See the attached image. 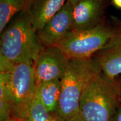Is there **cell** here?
Segmentation results:
<instances>
[{"instance_id": "8", "label": "cell", "mask_w": 121, "mask_h": 121, "mask_svg": "<svg viewBox=\"0 0 121 121\" xmlns=\"http://www.w3.org/2000/svg\"><path fill=\"white\" fill-rule=\"evenodd\" d=\"M101 71L109 78L116 79L121 75V25L102 50L93 57Z\"/></svg>"}, {"instance_id": "9", "label": "cell", "mask_w": 121, "mask_h": 121, "mask_svg": "<svg viewBox=\"0 0 121 121\" xmlns=\"http://www.w3.org/2000/svg\"><path fill=\"white\" fill-rule=\"evenodd\" d=\"M103 0H81L73 5L74 31L88 30L103 22Z\"/></svg>"}, {"instance_id": "18", "label": "cell", "mask_w": 121, "mask_h": 121, "mask_svg": "<svg viewBox=\"0 0 121 121\" xmlns=\"http://www.w3.org/2000/svg\"><path fill=\"white\" fill-rule=\"evenodd\" d=\"M81 1V0H67V1H68V2H69L71 3V4H76L77 2H78V1Z\"/></svg>"}, {"instance_id": "17", "label": "cell", "mask_w": 121, "mask_h": 121, "mask_svg": "<svg viewBox=\"0 0 121 121\" xmlns=\"http://www.w3.org/2000/svg\"><path fill=\"white\" fill-rule=\"evenodd\" d=\"M72 121H86L84 120V119H83L80 116V115L79 114V116H78V117L76 118Z\"/></svg>"}, {"instance_id": "14", "label": "cell", "mask_w": 121, "mask_h": 121, "mask_svg": "<svg viewBox=\"0 0 121 121\" xmlns=\"http://www.w3.org/2000/svg\"><path fill=\"white\" fill-rule=\"evenodd\" d=\"M24 121H59L55 115L49 113L39 97L37 91L32 105Z\"/></svg>"}, {"instance_id": "13", "label": "cell", "mask_w": 121, "mask_h": 121, "mask_svg": "<svg viewBox=\"0 0 121 121\" xmlns=\"http://www.w3.org/2000/svg\"><path fill=\"white\" fill-rule=\"evenodd\" d=\"M9 72H0V121L11 117V98L9 85Z\"/></svg>"}, {"instance_id": "15", "label": "cell", "mask_w": 121, "mask_h": 121, "mask_svg": "<svg viewBox=\"0 0 121 121\" xmlns=\"http://www.w3.org/2000/svg\"><path fill=\"white\" fill-rule=\"evenodd\" d=\"M110 121H121V104L118 107Z\"/></svg>"}, {"instance_id": "2", "label": "cell", "mask_w": 121, "mask_h": 121, "mask_svg": "<svg viewBox=\"0 0 121 121\" xmlns=\"http://www.w3.org/2000/svg\"><path fill=\"white\" fill-rule=\"evenodd\" d=\"M101 72L93 57L69 60L61 81L60 105L55 116L59 121H72L80 114V102L90 81Z\"/></svg>"}, {"instance_id": "12", "label": "cell", "mask_w": 121, "mask_h": 121, "mask_svg": "<svg viewBox=\"0 0 121 121\" xmlns=\"http://www.w3.org/2000/svg\"><path fill=\"white\" fill-rule=\"evenodd\" d=\"M27 0H0V33H2L10 21L22 11Z\"/></svg>"}, {"instance_id": "6", "label": "cell", "mask_w": 121, "mask_h": 121, "mask_svg": "<svg viewBox=\"0 0 121 121\" xmlns=\"http://www.w3.org/2000/svg\"><path fill=\"white\" fill-rule=\"evenodd\" d=\"M69 59L57 46L44 47L33 63L37 84L61 80Z\"/></svg>"}, {"instance_id": "3", "label": "cell", "mask_w": 121, "mask_h": 121, "mask_svg": "<svg viewBox=\"0 0 121 121\" xmlns=\"http://www.w3.org/2000/svg\"><path fill=\"white\" fill-rule=\"evenodd\" d=\"M121 82L101 72L88 84L81 96L80 115L86 121H110L121 104Z\"/></svg>"}, {"instance_id": "1", "label": "cell", "mask_w": 121, "mask_h": 121, "mask_svg": "<svg viewBox=\"0 0 121 121\" xmlns=\"http://www.w3.org/2000/svg\"><path fill=\"white\" fill-rule=\"evenodd\" d=\"M44 47L24 11L10 21L1 33L0 65L26 62L33 64Z\"/></svg>"}, {"instance_id": "11", "label": "cell", "mask_w": 121, "mask_h": 121, "mask_svg": "<svg viewBox=\"0 0 121 121\" xmlns=\"http://www.w3.org/2000/svg\"><path fill=\"white\" fill-rule=\"evenodd\" d=\"M37 91L42 102L48 111L55 115L60 105L61 94L60 80L37 84Z\"/></svg>"}, {"instance_id": "20", "label": "cell", "mask_w": 121, "mask_h": 121, "mask_svg": "<svg viewBox=\"0 0 121 121\" xmlns=\"http://www.w3.org/2000/svg\"><path fill=\"white\" fill-rule=\"evenodd\" d=\"M120 103L121 104V94H120Z\"/></svg>"}, {"instance_id": "7", "label": "cell", "mask_w": 121, "mask_h": 121, "mask_svg": "<svg viewBox=\"0 0 121 121\" xmlns=\"http://www.w3.org/2000/svg\"><path fill=\"white\" fill-rule=\"evenodd\" d=\"M72 9L73 4L67 1L62 8L37 31L38 37L44 47L57 46L74 31Z\"/></svg>"}, {"instance_id": "16", "label": "cell", "mask_w": 121, "mask_h": 121, "mask_svg": "<svg viewBox=\"0 0 121 121\" xmlns=\"http://www.w3.org/2000/svg\"><path fill=\"white\" fill-rule=\"evenodd\" d=\"M113 5L116 8L121 9V0H112Z\"/></svg>"}, {"instance_id": "19", "label": "cell", "mask_w": 121, "mask_h": 121, "mask_svg": "<svg viewBox=\"0 0 121 121\" xmlns=\"http://www.w3.org/2000/svg\"><path fill=\"white\" fill-rule=\"evenodd\" d=\"M20 121L18 120V119L11 117V118H9V119H6V120H5V121Z\"/></svg>"}, {"instance_id": "4", "label": "cell", "mask_w": 121, "mask_h": 121, "mask_svg": "<svg viewBox=\"0 0 121 121\" xmlns=\"http://www.w3.org/2000/svg\"><path fill=\"white\" fill-rule=\"evenodd\" d=\"M9 73L11 117L24 121L37 93V80L33 64L26 62L15 63Z\"/></svg>"}, {"instance_id": "10", "label": "cell", "mask_w": 121, "mask_h": 121, "mask_svg": "<svg viewBox=\"0 0 121 121\" xmlns=\"http://www.w3.org/2000/svg\"><path fill=\"white\" fill-rule=\"evenodd\" d=\"M66 2L67 0H27L23 11L37 32L62 8Z\"/></svg>"}, {"instance_id": "5", "label": "cell", "mask_w": 121, "mask_h": 121, "mask_svg": "<svg viewBox=\"0 0 121 121\" xmlns=\"http://www.w3.org/2000/svg\"><path fill=\"white\" fill-rule=\"evenodd\" d=\"M116 31L103 22L84 31H73L58 45L69 60L92 58L108 43Z\"/></svg>"}]
</instances>
